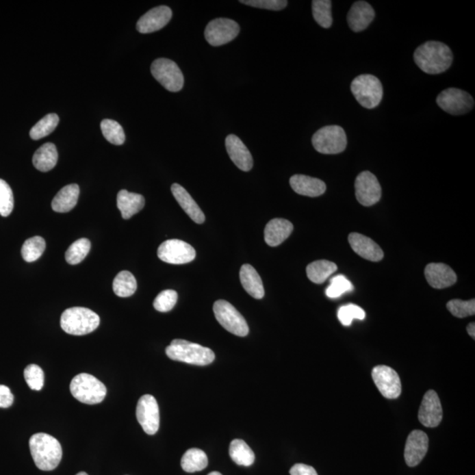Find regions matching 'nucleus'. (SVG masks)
<instances>
[{
	"instance_id": "1",
	"label": "nucleus",
	"mask_w": 475,
	"mask_h": 475,
	"mask_svg": "<svg viewBox=\"0 0 475 475\" xmlns=\"http://www.w3.org/2000/svg\"><path fill=\"white\" fill-rule=\"evenodd\" d=\"M414 60L422 72L435 75L451 67L453 55L451 49L445 43L428 41L415 49Z\"/></svg>"
},
{
	"instance_id": "18",
	"label": "nucleus",
	"mask_w": 475,
	"mask_h": 475,
	"mask_svg": "<svg viewBox=\"0 0 475 475\" xmlns=\"http://www.w3.org/2000/svg\"><path fill=\"white\" fill-rule=\"evenodd\" d=\"M428 448V437L422 431H414L409 435L407 439L405 461L409 467H414L421 463L426 455Z\"/></svg>"
},
{
	"instance_id": "47",
	"label": "nucleus",
	"mask_w": 475,
	"mask_h": 475,
	"mask_svg": "<svg viewBox=\"0 0 475 475\" xmlns=\"http://www.w3.org/2000/svg\"><path fill=\"white\" fill-rule=\"evenodd\" d=\"M291 475H318L317 472L311 465L296 464L290 470Z\"/></svg>"
},
{
	"instance_id": "3",
	"label": "nucleus",
	"mask_w": 475,
	"mask_h": 475,
	"mask_svg": "<svg viewBox=\"0 0 475 475\" xmlns=\"http://www.w3.org/2000/svg\"><path fill=\"white\" fill-rule=\"evenodd\" d=\"M166 353L172 360L194 365H208L215 360V354L211 348L181 339L172 341L166 348Z\"/></svg>"
},
{
	"instance_id": "32",
	"label": "nucleus",
	"mask_w": 475,
	"mask_h": 475,
	"mask_svg": "<svg viewBox=\"0 0 475 475\" xmlns=\"http://www.w3.org/2000/svg\"><path fill=\"white\" fill-rule=\"evenodd\" d=\"M229 454L237 465L250 467L254 464L255 453L248 444L242 439H234L231 442Z\"/></svg>"
},
{
	"instance_id": "9",
	"label": "nucleus",
	"mask_w": 475,
	"mask_h": 475,
	"mask_svg": "<svg viewBox=\"0 0 475 475\" xmlns=\"http://www.w3.org/2000/svg\"><path fill=\"white\" fill-rule=\"evenodd\" d=\"M216 319L228 332L244 337L249 333L248 323L232 304L226 300L216 301L214 305Z\"/></svg>"
},
{
	"instance_id": "16",
	"label": "nucleus",
	"mask_w": 475,
	"mask_h": 475,
	"mask_svg": "<svg viewBox=\"0 0 475 475\" xmlns=\"http://www.w3.org/2000/svg\"><path fill=\"white\" fill-rule=\"evenodd\" d=\"M418 418L421 424L428 428L439 426L442 422V405L436 391L430 390L425 394L419 409Z\"/></svg>"
},
{
	"instance_id": "24",
	"label": "nucleus",
	"mask_w": 475,
	"mask_h": 475,
	"mask_svg": "<svg viewBox=\"0 0 475 475\" xmlns=\"http://www.w3.org/2000/svg\"><path fill=\"white\" fill-rule=\"evenodd\" d=\"M171 190L172 196L191 220L196 224H203L205 221V216L202 209L183 186L177 183L172 184Z\"/></svg>"
},
{
	"instance_id": "7",
	"label": "nucleus",
	"mask_w": 475,
	"mask_h": 475,
	"mask_svg": "<svg viewBox=\"0 0 475 475\" xmlns=\"http://www.w3.org/2000/svg\"><path fill=\"white\" fill-rule=\"evenodd\" d=\"M311 143L318 153L338 154L346 149L347 136L341 126H325L316 132Z\"/></svg>"
},
{
	"instance_id": "29",
	"label": "nucleus",
	"mask_w": 475,
	"mask_h": 475,
	"mask_svg": "<svg viewBox=\"0 0 475 475\" xmlns=\"http://www.w3.org/2000/svg\"><path fill=\"white\" fill-rule=\"evenodd\" d=\"M58 153L55 144L47 143L43 144L36 151L33 157V164L37 170L49 172L57 165Z\"/></svg>"
},
{
	"instance_id": "20",
	"label": "nucleus",
	"mask_w": 475,
	"mask_h": 475,
	"mask_svg": "<svg viewBox=\"0 0 475 475\" xmlns=\"http://www.w3.org/2000/svg\"><path fill=\"white\" fill-rule=\"evenodd\" d=\"M428 285L435 289H445L457 282V276L448 265L444 264H428L424 270Z\"/></svg>"
},
{
	"instance_id": "36",
	"label": "nucleus",
	"mask_w": 475,
	"mask_h": 475,
	"mask_svg": "<svg viewBox=\"0 0 475 475\" xmlns=\"http://www.w3.org/2000/svg\"><path fill=\"white\" fill-rule=\"evenodd\" d=\"M46 243L44 239L40 236L30 238L24 242L21 248V255L25 261L32 262L38 260L44 252Z\"/></svg>"
},
{
	"instance_id": "50",
	"label": "nucleus",
	"mask_w": 475,
	"mask_h": 475,
	"mask_svg": "<svg viewBox=\"0 0 475 475\" xmlns=\"http://www.w3.org/2000/svg\"><path fill=\"white\" fill-rule=\"evenodd\" d=\"M76 475H88V474L85 473V472H80L78 474Z\"/></svg>"
},
{
	"instance_id": "25",
	"label": "nucleus",
	"mask_w": 475,
	"mask_h": 475,
	"mask_svg": "<svg viewBox=\"0 0 475 475\" xmlns=\"http://www.w3.org/2000/svg\"><path fill=\"white\" fill-rule=\"evenodd\" d=\"M293 231L291 222L283 218H274L267 224L264 230L265 242L270 246L281 245L288 239Z\"/></svg>"
},
{
	"instance_id": "12",
	"label": "nucleus",
	"mask_w": 475,
	"mask_h": 475,
	"mask_svg": "<svg viewBox=\"0 0 475 475\" xmlns=\"http://www.w3.org/2000/svg\"><path fill=\"white\" fill-rule=\"evenodd\" d=\"M240 34L239 24L231 18H218L206 27L205 36L211 46H221L232 42Z\"/></svg>"
},
{
	"instance_id": "45",
	"label": "nucleus",
	"mask_w": 475,
	"mask_h": 475,
	"mask_svg": "<svg viewBox=\"0 0 475 475\" xmlns=\"http://www.w3.org/2000/svg\"><path fill=\"white\" fill-rule=\"evenodd\" d=\"M240 2L246 5L253 6V8L272 11L283 10L288 5V1L286 0H242Z\"/></svg>"
},
{
	"instance_id": "8",
	"label": "nucleus",
	"mask_w": 475,
	"mask_h": 475,
	"mask_svg": "<svg viewBox=\"0 0 475 475\" xmlns=\"http://www.w3.org/2000/svg\"><path fill=\"white\" fill-rule=\"evenodd\" d=\"M151 72L154 79L164 86L166 90L179 92L183 89V74L174 61L168 58H158L152 64Z\"/></svg>"
},
{
	"instance_id": "44",
	"label": "nucleus",
	"mask_w": 475,
	"mask_h": 475,
	"mask_svg": "<svg viewBox=\"0 0 475 475\" xmlns=\"http://www.w3.org/2000/svg\"><path fill=\"white\" fill-rule=\"evenodd\" d=\"M178 299L177 292L172 290H166L157 296L153 302V307L157 311L162 313L171 311L177 305Z\"/></svg>"
},
{
	"instance_id": "2",
	"label": "nucleus",
	"mask_w": 475,
	"mask_h": 475,
	"mask_svg": "<svg viewBox=\"0 0 475 475\" xmlns=\"http://www.w3.org/2000/svg\"><path fill=\"white\" fill-rule=\"evenodd\" d=\"M31 455L40 470L52 471L60 465L62 446L57 439L51 435L37 433L30 437Z\"/></svg>"
},
{
	"instance_id": "34",
	"label": "nucleus",
	"mask_w": 475,
	"mask_h": 475,
	"mask_svg": "<svg viewBox=\"0 0 475 475\" xmlns=\"http://www.w3.org/2000/svg\"><path fill=\"white\" fill-rule=\"evenodd\" d=\"M314 20L324 29H329L332 26V2L329 0H313L311 2Z\"/></svg>"
},
{
	"instance_id": "27",
	"label": "nucleus",
	"mask_w": 475,
	"mask_h": 475,
	"mask_svg": "<svg viewBox=\"0 0 475 475\" xmlns=\"http://www.w3.org/2000/svg\"><path fill=\"white\" fill-rule=\"evenodd\" d=\"M240 282L245 291L256 299L264 297V283L254 267L249 264L242 265L240 271Z\"/></svg>"
},
{
	"instance_id": "13",
	"label": "nucleus",
	"mask_w": 475,
	"mask_h": 475,
	"mask_svg": "<svg viewBox=\"0 0 475 475\" xmlns=\"http://www.w3.org/2000/svg\"><path fill=\"white\" fill-rule=\"evenodd\" d=\"M372 376L376 387L387 399H397L402 394L400 376L391 367L377 365L373 368Z\"/></svg>"
},
{
	"instance_id": "4",
	"label": "nucleus",
	"mask_w": 475,
	"mask_h": 475,
	"mask_svg": "<svg viewBox=\"0 0 475 475\" xmlns=\"http://www.w3.org/2000/svg\"><path fill=\"white\" fill-rule=\"evenodd\" d=\"M100 317L88 308L72 307L61 316V328L67 334L85 335L94 332L100 325Z\"/></svg>"
},
{
	"instance_id": "5",
	"label": "nucleus",
	"mask_w": 475,
	"mask_h": 475,
	"mask_svg": "<svg viewBox=\"0 0 475 475\" xmlns=\"http://www.w3.org/2000/svg\"><path fill=\"white\" fill-rule=\"evenodd\" d=\"M350 89L357 103L365 109H375L383 98V86L381 80L371 74L357 76L351 83Z\"/></svg>"
},
{
	"instance_id": "37",
	"label": "nucleus",
	"mask_w": 475,
	"mask_h": 475,
	"mask_svg": "<svg viewBox=\"0 0 475 475\" xmlns=\"http://www.w3.org/2000/svg\"><path fill=\"white\" fill-rule=\"evenodd\" d=\"M91 248V242L88 239L83 238L73 242L66 253V260L70 265L80 264L88 255Z\"/></svg>"
},
{
	"instance_id": "21",
	"label": "nucleus",
	"mask_w": 475,
	"mask_h": 475,
	"mask_svg": "<svg viewBox=\"0 0 475 475\" xmlns=\"http://www.w3.org/2000/svg\"><path fill=\"white\" fill-rule=\"evenodd\" d=\"M348 242L355 253L371 261H379L384 257V253L377 243L363 234L353 233L348 235Z\"/></svg>"
},
{
	"instance_id": "39",
	"label": "nucleus",
	"mask_w": 475,
	"mask_h": 475,
	"mask_svg": "<svg viewBox=\"0 0 475 475\" xmlns=\"http://www.w3.org/2000/svg\"><path fill=\"white\" fill-rule=\"evenodd\" d=\"M447 309L457 318H465L474 316L475 313V300L464 301L461 299H453L447 303Z\"/></svg>"
},
{
	"instance_id": "28",
	"label": "nucleus",
	"mask_w": 475,
	"mask_h": 475,
	"mask_svg": "<svg viewBox=\"0 0 475 475\" xmlns=\"http://www.w3.org/2000/svg\"><path fill=\"white\" fill-rule=\"evenodd\" d=\"M79 196V185H67L54 197L51 203L52 209L55 211L60 212V214L72 211L78 203Z\"/></svg>"
},
{
	"instance_id": "30",
	"label": "nucleus",
	"mask_w": 475,
	"mask_h": 475,
	"mask_svg": "<svg viewBox=\"0 0 475 475\" xmlns=\"http://www.w3.org/2000/svg\"><path fill=\"white\" fill-rule=\"evenodd\" d=\"M337 270V265L334 262L320 260L311 262L307 268L308 279L314 283H323L332 274Z\"/></svg>"
},
{
	"instance_id": "26",
	"label": "nucleus",
	"mask_w": 475,
	"mask_h": 475,
	"mask_svg": "<svg viewBox=\"0 0 475 475\" xmlns=\"http://www.w3.org/2000/svg\"><path fill=\"white\" fill-rule=\"evenodd\" d=\"M146 205L144 197L140 194L123 190L117 195V207L121 211L123 218L129 220L138 214Z\"/></svg>"
},
{
	"instance_id": "22",
	"label": "nucleus",
	"mask_w": 475,
	"mask_h": 475,
	"mask_svg": "<svg viewBox=\"0 0 475 475\" xmlns=\"http://www.w3.org/2000/svg\"><path fill=\"white\" fill-rule=\"evenodd\" d=\"M375 11L365 1L355 2L347 15L348 26L354 32H361L374 20Z\"/></svg>"
},
{
	"instance_id": "17",
	"label": "nucleus",
	"mask_w": 475,
	"mask_h": 475,
	"mask_svg": "<svg viewBox=\"0 0 475 475\" xmlns=\"http://www.w3.org/2000/svg\"><path fill=\"white\" fill-rule=\"evenodd\" d=\"M172 12L166 5L157 6L143 15L137 23V29L141 34H150L163 29L172 18Z\"/></svg>"
},
{
	"instance_id": "19",
	"label": "nucleus",
	"mask_w": 475,
	"mask_h": 475,
	"mask_svg": "<svg viewBox=\"0 0 475 475\" xmlns=\"http://www.w3.org/2000/svg\"><path fill=\"white\" fill-rule=\"evenodd\" d=\"M226 147L228 155L238 168L244 172H248L253 168V157L248 147L235 135L227 136Z\"/></svg>"
},
{
	"instance_id": "38",
	"label": "nucleus",
	"mask_w": 475,
	"mask_h": 475,
	"mask_svg": "<svg viewBox=\"0 0 475 475\" xmlns=\"http://www.w3.org/2000/svg\"><path fill=\"white\" fill-rule=\"evenodd\" d=\"M101 131L110 143L121 146L125 142V131L118 123L111 119H105L101 123Z\"/></svg>"
},
{
	"instance_id": "35",
	"label": "nucleus",
	"mask_w": 475,
	"mask_h": 475,
	"mask_svg": "<svg viewBox=\"0 0 475 475\" xmlns=\"http://www.w3.org/2000/svg\"><path fill=\"white\" fill-rule=\"evenodd\" d=\"M60 123L57 114H49L40 120L30 131V137L34 140H41L55 131Z\"/></svg>"
},
{
	"instance_id": "40",
	"label": "nucleus",
	"mask_w": 475,
	"mask_h": 475,
	"mask_svg": "<svg viewBox=\"0 0 475 475\" xmlns=\"http://www.w3.org/2000/svg\"><path fill=\"white\" fill-rule=\"evenodd\" d=\"M353 289L352 283L346 277L340 274L330 280V285L326 290V295L330 298H336L344 293L352 292Z\"/></svg>"
},
{
	"instance_id": "31",
	"label": "nucleus",
	"mask_w": 475,
	"mask_h": 475,
	"mask_svg": "<svg viewBox=\"0 0 475 475\" xmlns=\"http://www.w3.org/2000/svg\"><path fill=\"white\" fill-rule=\"evenodd\" d=\"M181 467L187 473H195V472L205 470L208 465V457L202 450L192 448L188 450L184 453L181 461Z\"/></svg>"
},
{
	"instance_id": "14",
	"label": "nucleus",
	"mask_w": 475,
	"mask_h": 475,
	"mask_svg": "<svg viewBox=\"0 0 475 475\" xmlns=\"http://www.w3.org/2000/svg\"><path fill=\"white\" fill-rule=\"evenodd\" d=\"M357 201L363 206L376 205L381 198V186L377 177L369 171L359 175L355 181Z\"/></svg>"
},
{
	"instance_id": "48",
	"label": "nucleus",
	"mask_w": 475,
	"mask_h": 475,
	"mask_svg": "<svg viewBox=\"0 0 475 475\" xmlns=\"http://www.w3.org/2000/svg\"><path fill=\"white\" fill-rule=\"evenodd\" d=\"M468 335L471 336L472 338L475 339V324L474 322L470 323L467 328Z\"/></svg>"
},
{
	"instance_id": "41",
	"label": "nucleus",
	"mask_w": 475,
	"mask_h": 475,
	"mask_svg": "<svg viewBox=\"0 0 475 475\" xmlns=\"http://www.w3.org/2000/svg\"><path fill=\"white\" fill-rule=\"evenodd\" d=\"M14 199L11 187L0 179V215L8 217L14 209Z\"/></svg>"
},
{
	"instance_id": "15",
	"label": "nucleus",
	"mask_w": 475,
	"mask_h": 475,
	"mask_svg": "<svg viewBox=\"0 0 475 475\" xmlns=\"http://www.w3.org/2000/svg\"><path fill=\"white\" fill-rule=\"evenodd\" d=\"M137 419L144 433H157L159 428V409L155 398L150 394L142 396L137 405Z\"/></svg>"
},
{
	"instance_id": "43",
	"label": "nucleus",
	"mask_w": 475,
	"mask_h": 475,
	"mask_svg": "<svg viewBox=\"0 0 475 475\" xmlns=\"http://www.w3.org/2000/svg\"><path fill=\"white\" fill-rule=\"evenodd\" d=\"M337 316L342 325L350 326L354 319H365V311L359 305L350 304L342 307L338 310Z\"/></svg>"
},
{
	"instance_id": "11",
	"label": "nucleus",
	"mask_w": 475,
	"mask_h": 475,
	"mask_svg": "<svg viewBox=\"0 0 475 475\" xmlns=\"http://www.w3.org/2000/svg\"><path fill=\"white\" fill-rule=\"evenodd\" d=\"M196 250L190 244L181 240H168L158 248L160 260L169 264H186L195 260Z\"/></svg>"
},
{
	"instance_id": "42",
	"label": "nucleus",
	"mask_w": 475,
	"mask_h": 475,
	"mask_svg": "<svg viewBox=\"0 0 475 475\" xmlns=\"http://www.w3.org/2000/svg\"><path fill=\"white\" fill-rule=\"evenodd\" d=\"M24 378L32 390L40 391L44 384V372L39 365H27L24 370Z\"/></svg>"
},
{
	"instance_id": "46",
	"label": "nucleus",
	"mask_w": 475,
	"mask_h": 475,
	"mask_svg": "<svg viewBox=\"0 0 475 475\" xmlns=\"http://www.w3.org/2000/svg\"><path fill=\"white\" fill-rule=\"evenodd\" d=\"M14 403V396L6 385H0V408L8 409Z\"/></svg>"
},
{
	"instance_id": "49",
	"label": "nucleus",
	"mask_w": 475,
	"mask_h": 475,
	"mask_svg": "<svg viewBox=\"0 0 475 475\" xmlns=\"http://www.w3.org/2000/svg\"><path fill=\"white\" fill-rule=\"evenodd\" d=\"M208 475H222L220 472H211Z\"/></svg>"
},
{
	"instance_id": "10",
	"label": "nucleus",
	"mask_w": 475,
	"mask_h": 475,
	"mask_svg": "<svg viewBox=\"0 0 475 475\" xmlns=\"http://www.w3.org/2000/svg\"><path fill=\"white\" fill-rule=\"evenodd\" d=\"M437 103L444 111L452 116L464 115L474 107V100L467 92L459 88H447L441 92Z\"/></svg>"
},
{
	"instance_id": "23",
	"label": "nucleus",
	"mask_w": 475,
	"mask_h": 475,
	"mask_svg": "<svg viewBox=\"0 0 475 475\" xmlns=\"http://www.w3.org/2000/svg\"><path fill=\"white\" fill-rule=\"evenodd\" d=\"M292 189L298 195L317 197L326 192L325 183L320 179L304 175H295L290 179Z\"/></svg>"
},
{
	"instance_id": "6",
	"label": "nucleus",
	"mask_w": 475,
	"mask_h": 475,
	"mask_svg": "<svg viewBox=\"0 0 475 475\" xmlns=\"http://www.w3.org/2000/svg\"><path fill=\"white\" fill-rule=\"evenodd\" d=\"M70 390L76 400L88 405L103 402L107 394V388L103 382L88 373H81L74 377L70 382Z\"/></svg>"
},
{
	"instance_id": "33",
	"label": "nucleus",
	"mask_w": 475,
	"mask_h": 475,
	"mask_svg": "<svg viewBox=\"0 0 475 475\" xmlns=\"http://www.w3.org/2000/svg\"><path fill=\"white\" fill-rule=\"evenodd\" d=\"M137 281L135 277L129 271H121L113 282L114 292L121 298H128L137 291Z\"/></svg>"
}]
</instances>
